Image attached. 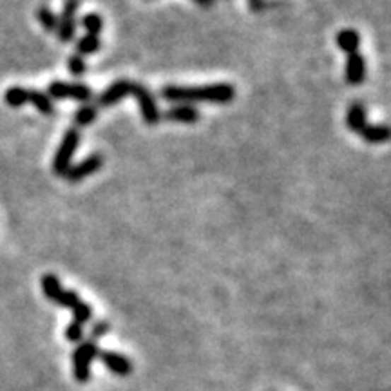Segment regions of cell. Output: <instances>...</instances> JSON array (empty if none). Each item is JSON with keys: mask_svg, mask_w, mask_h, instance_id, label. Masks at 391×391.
<instances>
[{"mask_svg": "<svg viewBox=\"0 0 391 391\" xmlns=\"http://www.w3.org/2000/svg\"><path fill=\"white\" fill-rule=\"evenodd\" d=\"M160 96L165 102L170 103H216V105H227L235 98V87L232 83H206V86H163L160 89Z\"/></svg>", "mask_w": 391, "mask_h": 391, "instance_id": "6da1fadb", "label": "cell"}, {"mask_svg": "<svg viewBox=\"0 0 391 391\" xmlns=\"http://www.w3.org/2000/svg\"><path fill=\"white\" fill-rule=\"evenodd\" d=\"M80 140H82V136H80L78 129L76 127L67 129L53 158V173L57 174V176L62 177L64 174L67 173V169L73 165V156L74 153L78 151Z\"/></svg>", "mask_w": 391, "mask_h": 391, "instance_id": "7a4b0ae2", "label": "cell"}, {"mask_svg": "<svg viewBox=\"0 0 391 391\" xmlns=\"http://www.w3.org/2000/svg\"><path fill=\"white\" fill-rule=\"evenodd\" d=\"M98 344L91 339L80 342L78 348L73 354V373L74 379L80 384H87L91 380L93 361L98 357Z\"/></svg>", "mask_w": 391, "mask_h": 391, "instance_id": "3957f363", "label": "cell"}, {"mask_svg": "<svg viewBox=\"0 0 391 391\" xmlns=\"http://www.w3.org/2000/svg\"><path fill=\"white\" fill-rule=\"evenodd\" d=\"M47 96L51 100H64L73 98L76 102L89 103L93 100V89L87 83L80 82H62V80H54L47 87Z\"/></svg>", "mask_w": 391, "mask_h": 391, "instance_id": "277c9868", "label": "cell"}, {"mask_svg": "<svg viewBox=\"0 0 391 391\" xmlns=\"http://www.w3.org/2000/svg\"><path fill=\"white\" fill-rule=\"evenodd\" d=\"M132 96L138 100L141 118H144L145 124L147 125L160 124L161 122L160 107H158L156 98H154L153 93L148 91V87L140 82H134V87H132Z\"/></svg>", "mask_w": 391, "mask_h": 391, "instance_id": "5b68a950", "label": "cell"}, {"mask_svg": "<svg viewBox=\"0 0 391 391\" xmlns=\"http://www.w3.org/2000/svg\"><path fill=\"white\" fill-rule=\"evenodd\" d=\"M78 9L80 0H66V2H64L62 15L58 18V28L57 31H54L58 40L64 42V44L73 40L74 35H76V24H78L76 15H78Z\"/></svg>", "mask_w": 391, "mask_h": 391, "instance_id": "8992f818", "label": "cell"}, {"mask_svg": "<svg viewBox=\"0 0 391 391\" xmlns=\"http://www.w3.org/2000/svg\"><path fill=\"white\" fill-rule=\"evenodd\" d=\"M103 167V156L98 153H93L89 154L87 158H83L82 161H78V163L71 165L69 169H67V173L64 174V180L69 183H78L82 182V180H86V177L93 176V174L96 173V170H100Z\"/></svg>", "mask_w": 391, "mask_h": 391, "instance_id": "52a82bcc", "label": "cell"}, {"mask_svg": "<svg viewBox=\"0 0 391 391\" xmlns=\"http://www.w3.org/2000/svg\"><path fill=\"white\" fill-rule=\"evenodd\" d=\"M132 87H134V80H116L103 93H100L98 100H96V107H111L115 103L122 102L125 96L132 95Z\"/></svg>", "mask_w": 391, "mask_h": 391, "instance_id": "ba28073f", "label": "cell"}, {"mask_svg": "<svg viewBox=\"0 0 391 391\" xmlns=\"http://www.w3.org/2000/svg\"><path fill=\"white\" fill-rule=\"evenodd\" d=\"M202 115H199L196 105H185V103H176L170 105L165 112H161V119L167 122H174V124H196L199 122Z\"/></svg>", "mask_w": 391, "mask_h": 391, "instance_id": "9c48e42d", "label": "cell"}, {"mask_svg": "<svg viewBox=\"0 0 391 391\" xmlns=\"http://www.w3.org/2000/svg\"><path fill=\"white\" fill-rule=\"evenodd\" d=\"M98 358L102 361V364L107 368L111 373L118 375V377H127V375L132 373V363L129 361L125 355L116 354V351H98Z\"/></svg>", "mask_w": 391, "mask_h": 391, "instance_id": "30bf717a", "label": "cell"}, {"mask_svg": "<svg viewBox=\"0 0 391 391\" xmlns=\"http://www.w3.org/2000/svg\"><path fill=\"white\" fill-rule=\"evenodd\" d=\"M344 78L350 86H361L366 80V58H364V54H348L344 67Z\"/></svg>", "mask_w": 391, "mask_h": 391, "instance_id": "8fae6325", "label": "cell"}, {"mask_svg": "<svg viewBox=\"0 0 391 391\" xmlns=\"http://www.w3.org/2000/svg\"><path fill=\"white\" fill-rule=\"evenodd\" d=\"M346 125L351 129L354 132L361 134L364 127L368 125V109L364 103L354 102L346 112Z\"/></svg>", "mask_w": 391, "mask_h": 391, "instance_id": "7c38bea8", "label": "cell"}, {"mask_svg": "<svg viewBox=\"0 0 391 391\" xmlns=\"http://www.w3.org/2000/svg\"><path fill=\"white\" fill-rule=\"evenodd\" d=\"M337 46L342 53L354 54L358 53V46H361V35L355 29H342L337 33Z\"/></svg>", "mask_w": 391, "mask_h": 391, "instance_id": "4fadbf2b", "label": "cell"}, {"mask_svg": "<svg viewBox=\"0 0 391 391\" xmlns=\"http://www.w3.org/2000/svg\"><path fill=\"white\" fill-rule=\"evenodd\" d=\"M361 136L368 141V144H386L390 140V129L386 124H368L366 127L361 131Z\"/></svg>", "mask_w": 391, "mask_h": 391, "instance_id": "5bb4252c", "label": "cell"}, {"mask_svg": "<svg viewBox=\"0 0 391 391\" xmlns=\"http://www.w3.org/2000/svg\"><path fill=\"white\" fill-rule=\"evenodd\" d=\"M40 286H42V292H44V296H46L51 303H57V299L60 297V293L64 292L62 283H60V279H58L54 274H46V276H42Z\"/></svg>", "mask_w": 391, "mask_h": 391, "instance_id": "9a60e30c", "label": "cell"}, {"mask_svg": "<svg viewBox=\"0 0 391 391\" xmlns=\"http://www.w3.org/2000/svg\"><path fill=\"white\" fill-rule=\"evenodd\" d=\"M33 107H37L38 112L42 115H53L54 112V105L53 100L47 96V93L44 91H37V89H29V102Z\"/></svg>", "mask_w": 391, "mask_h": 391, "instance_id": "2e32d148", "label": "cell"}, {"mask_svg": "<svg viewBox=\"0 0 391 391\" xmlns=\"http://www.w3.org/2000/svg\"><path fill=\"white\" fill-rule=\"evenodd\" d=\"M96 118H98V107L93 105V103H83L82 107L76 109L73 115L74 124L78 125V127H87V125H91Z\"/></svg>", "mask_w": 391, "mask_h": 391, "instance_id": "e0dca14e", "label": "cell"}, {"mask_svg": "<svg viewBox=\"0 0 391 391\" xmlns=\"http://www.w3.org/2000/svg\"><path fill=\"white\" fill-rule=\"evenodd\" d=\"M4 100L9 107L13 109L22 107V105H25V103L29 102V89H25V87L22 86L9 87L8 91L4 93Z\"/></svg>", "mask_w": 391, "mask_h": 391, "instance_id": "ac0fdd59", "label": "cell"}, {"mask_svg": "<svg viewBox=\"0 0 391 391\" xmlns=\"http://www.w3.org/2000/svg\"><path fill=\"white\" fill-rule=\"evenodd\" d=\"M100 47H102V40L95 35H83L76 40V54H80V57L95 54L96 51H100Z\"/></svg>", "mask_w": 391, "mask_h": 391, "instance_id": "d6986e66", "label": "cell"}, {"mask_svg": "<svg viewBox=\"0 0 391 391\" xmlns=\"http://www.w3.org/2000/svg\"><path fill=\"white\" fill-rule=\"evenodd\" d=\"M80 25L86 29V35H95V37H100V33L103 31V18L100 13H87L83 15L82 21H80Z\"/></svg>", "mask_w": 391, "mask_h": 391, "instance_id": "ffe728a7", "label": "cell"}, {"mask_svg": "<svg viewBox=\"0 0 391 391\" xmlns=\"http://www.w3.org/2000/svg\"><path fill=\"white\" fill-rule=\"evenodd\" d=\"M37 18L40 22V25L46 29L47 33H54L58 28V15L47 6H40L37 11Z\"/></svg>", "mask_w": 391, "mask_h": 391, "instance_id": "44dd1931", "label": "cell"}, {"mask_svg": "<svg viewBox=\"0 0 391 391\" xmlns=\"http://www.w3.org/2000/svg\"><path fill=\"white\" fill-rule=\"evenodd\" d=\"M82 303V299H80V296L74 290H64L62 293H60V297L57 299V303L54 305L62 306V308H69L71 312H73L76 306Z\"/></svg>", "mask_w": 391, "mask_h": 391, "instance_id": "7402d4cb", "label": "cell"}, {"mask_svg": "<svg viewBox=\"0 0 391 391\" xmlns=\"http://www.w3.org/2000/svg\"><path fill=\"white\" fill-rule=\"evenodd\" d=\"M67 69H69V73L73 74V76L80 78V76L86 74L87 64L80 54H71V57L67 58Z\"/></svg>", "mask_w": 391, "mask_h": 391, "instance_id": "603a6c76", "label": "cell"}, {"mask_svg": "<svg viewBox=\"0 0 391 391\" xmlns=\"http://www.w3.org/2000/svg\"><path fill=\"white\" fill-rule=\"evenodd\" d=\"M73 321L80 322V325H86V322H89L93 319V308L87 305L86 300H82V303L73 310Z\"/></svg>", "mask_w": 391, "mask_h": 391, "instance_id": "cb8c5ba5", "label": "cell"}, {"mask_svg": "<svg viewBox=\"0 0 391 391\" xmlns=\"http://www.w3.org/2000/svg\"><path fill=\"white\" fill-rule=\"evenodd\" d=\"M66 339L69 342H80L83 339V325L71 321L66 328Z\"/></svg>", "mask_w": 391, "mask_h": 391, "instance_id": "d4e9b609", "label": "cell"}, {"mask_svg": "<svg viewBox=\"0 0 391 391\" xmlns=\"http://www.w3.org/2000/svg\"><path fill=\"white\" fill-rule=\"evenodd\" d=\"M111 329V322L109 321H98L91 329V341L96 342V339H102L109 334Z\"/></svg>", "mask_w": 391, "mask_h": 391, "instance_id": "484cf974", "label": "cell"}, {"mask_svg": "<svg viewBox=\"0 0 391 391\" xmlns=\"http://www.w3.org/2000/svg\"><path fill=\"white\" fill-rule=\"evenodd\" d=\"M268 6L267 0H252L250 2V9L252 11H263L264 8Z\"/></svg>", "mask_w": 391, "mask_h": 391, "instance_id": "4316f807", "label": "cell"}, {"mask_svg": "<svg viewBox=\"0 0 391 391\" xmlns=\"http://www.w3.org/2000/svg\"><path fill=\"white\" fill-rule=\"evenodd\" d=\"M198 6H203V8H209V6L214 4V0H194Z\"/></svg>", "mask_w": 391, "mask_h": 391, "instance_id": "83f0119b", "label": "cell"}, {"mask_svg": "<svg viewBox=\"0 0 391 391\" xmlns=\"http://www.w3.org/2000/svg\"><path fill=\"white\" fill-rule=\"evenodd\" d=\"M248 2H252V0H248Z\"/></svg>", "mask_w": 391, "mask_h": 391, "instance_id": "f1b7e54d", "label": "cell"}]
</instances>
